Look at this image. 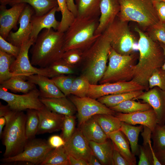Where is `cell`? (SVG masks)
<instances>
[{"label":"cell","instance_id":"obj_1","mask_svg":"<svg viewBox=\"0 0 165 165\" xmlns=\"http://www.w3.org/2000/svg\"><path fill=\"white\" fill-rule=\"evenodd\" d=\"M134 31L139 36V61L133 68L132 80L148 88V81L154 72L162 68L165 60L163 50L159 42L151 39L138 26Z\"/></svg>","mask_w":165,"mask_h":165},{"label":"cell","instance_id":"obj_2","mask_svg":"<svg viewBox=\"0 0 165 165\" xmlns=\"http://www.w3.org/2000/svg\"><path fill=\"white\" fill-rule=\"evenodd\" d=\"M64 44V33L53 28L43 29L30 50L31 64L45 68L61 59Z\"/></svg>","mask_w":165,"mask_h":165},{"label":"cell","instance_id":"obj_3","mask_svg":"<svg viewBox=\"0 0 165 165\" xmlns=\"http://www.w3.org/2000/svg\"><path fill=\"white\" fill-rule=\"evenodd\" d=\"M111 48L108 39L103 33L83 51L82 74L87 78L91 84H97L103 77Z\"/></svg>","mask_w":165,"mask_h":165},{"label":"cell","instance_id":"obj_4","mask_svg":"<svg viewBox=\"0 0 165 165\" xmlns=\"http://www.w3.org/2000/svg\"><path fill=\"white\" fill-rule=\"evenodd\" d=\"M99 17L77 16L64 33V52L72 49L83 52L89 48L101 35L95 33Z\"/></svg>","mask_w":165,"mask_h":165},{"label":"cell","instance_id":"obj_5","mask_svg":"<svg viewBox=\"0 0 165 165\" xmlns=\"http://www.w3.org/2000/svg\"><path fill=\"white\" fill-rule=\"evenodd\" d=\"M6 123L1 136L5 147L4 158L12 157L24 150L29 141L25 130L26 115L11 110L4 116Z\"/></svg>","mask_w":165,"mask_h":165},{"label":"cell","instance_id":"obj_6","mask_svg":"<svg viewBox=\"0 0 165 165\" xmlns=\"http://www.w3.org/2000/svg\"><path fill=\"white\" fill-rule=\"evenodd\" d=\"M120 10L117 16L121 20L137 23L145 31L160 22L154 0H119Z\"/></svg>","mask_w":165,"mask_h":165},{"label":"cell","instance_id":"obj_7","mask_svg":"<svg viewBox=\"0 0 165 165\" xmlns=\"http://www.w3.org/2000/svg\"><path fill=\"white\" fill-rule=\"evenodd\" d=\"M128 22L121 20L117 16L103 33L111 47L122 55H129L138 50L139 38L131 30Z\"/></svg>","mask_w":165,"mask_h":165},{"label":"cell","instance_id":"obj_8","mask_svg":"<svg viewBox=\"0 0 165 165\" xmlns=\"http://www.w3.org/2000/svg\"><path fill=\"white\" fill-rule=\"evenodd\" d=\"M135 52L129 55H122L117 53L111 47L108 54L109 62L100 84L132 80L134 66L139 57Z\"/></svg>","mask_w":165,"mask_h":165},{"label":"cell","instance_id":"obj_9","mask_svg":"<svg viewBox=\"0 0 165 165\" xmlns=\"http://www.w3.org/2000/svg\"><path fill=\"white\" fill-rule=\"evenodd\" d=\"M53 149L45 140L34 138L28 141L20 153L12 157L3 158L1 161L4 163L21 162L40 165Z\"/></svg>","mask_w":165,"mask_h":165},{"label":"cell","instance_id":"obj_10","mask_svg":"<svg viewBox=\"0 0 165 165\" xmlns=\"http://www.w3.org/2000/svg\"><path fill=\"white\" fill-rule=\"evenodd\" d=\"M0 98L5 101L13 110L23 111L32 109L39 110L44 105L40 100L39 90L36 88L23 95H18L7 91L0 86Z\"/></svg>","mask_w":165,"mask_h":165},{"label":"cell","instance_id":"obj_11","mask_svg":"<svg viewBox=\"0 0 165 165\" xmlns=\"http://www.w3.org/2000/svg\"><path fill=\"white\" fill-rule=\"evenodd\" d=\"M67 97L76 108L79 125L95 115L105 114L115 115L116 112L96 99L71 94Z\"/></svg>","mask_w":165,"mask_h":165},{"label":"cell","instance_id":"obj_12","mask_svg":"<svg viewBox=\"0 0 165 165\" xmlns=\"http://www.w3.org/2000/svg\"><path fill=\"white\" fill-rule=\"evenodd\" d=\"M35 40L30 38L24 42L20 47V50L18 56L11 64L10 70L14 76L25 77L34 74H38L48 77L46 68H39L32 65L29 60L28 51Z\"/></svg>","mask_w":165,"mask_h":165},{"label":"cell","instance_id":"obj_13","mask_svg":"<svg viewBox=\"0 0 165 165\" xmlns=\"http://www.w3.org/2000/svg\"><path fill=\"white\" fill-rule=\"evenodd\" d=\"M144 90H147L145 87L133 80L99 85L90 84L86 97L97 99L105 95Z\"/></svg>","mask_w":165,"mask_h":165},{"label":"cell","instance_id":"obj_14","mask_svg":"<svg viewBox=\"0 0 165 165\" xmlns=\"http://www.w3.org/2000/svg\"><path fill=\"white\" fill-rule=\"evenodd\" d=\"M68 155L89 162L93 154L89 141L78 128L64 146Z\"/></svg>","mask_w":165,"mask_h":165},{"label":"cell","instance_id":"obj_15","mask_svg":"<svg viewBox=\"0 0 165 165\" xmlns=\"http://www.w3.org/2000/svg\"><path fill=\"white\" fill-rule=\"evenodd\" d=\"M34 13L33 8L27 4L19 18L18 29L15 32L11 31L6 40L14 45L20 47L29 39L31 31V19Z\"/></svg>","mask_w":165,"mask_h":165},{"label":"cell","instance_id":"obj_16","mask_svg":"<svg viewBox=\"0 0 165 165\" xmlns=\"http://www.w3.org/2000/svg\"><path fill=\"white\" fill-rule=\"evenodd\" d=\"M26 4H16L9 9L0 5V36L5 39L6 40L12 29H17V23Z\"/></svg>","mask_w":165,"mask_h":165},{"label":"cell","instance_id":"obj_17","mask_svg":"<svg viewBox=\"0 0 165 165\" xmlns=\"http://www.w3.org/2000/svg\"><path fill=\"white\" fill-rule=\"evenodd\" d=\"M138 99L148 104L152 108L156 114L157 124H165V91L155 86L133 100Z\"/></svg>","mask_w":165,"mask_h":165},{"label":"cell","instance_id":"obj_18","mask_svg":"<svg viewBox=\"0 0 165 165\" xmlns=\"http://www.w3.org/2000/svg\"><path fill=\"white\" fill-rule=\"evenodd\" d=\"M37 112L39 123L37 134L61 130L65 116L53 112L45 106Z\"/></svg>","mask_w":165,"mask_h":165},{"label":"cell","instance_id":"obj_19","mask_svg":"<svg viewBox=\"0 0 165 165\" xmlns=\"http://www.w3.org/2000/svg\"><path fill=\"white\" fill-rule=\"evenodd\" d=\"M121 121L134 125L140 124L148 128L152 132L157 124L156 114L152 108L144 111L130 113L116 112L115 115Z\"/></svg>","mask_w":165,"mask_h":165},{"label":"cell","instance_id":"obj_20","mask_svg":"<svg viewBox=\"0 0 165 165\" xmlns=\"http://www.w3.org/2000/svg\"><path fill=\"white\" fill-rule=\"evenodd\" d=\"M120 10L119 0H101L100 5V15L95 35H101L113 21Z\"/></svg>","mask_w":165,"mask_h":165},{"label":"cell","instance_id":"obj_21","mask_svg":"<svg viewBox=\"0 0 165 165\" xmlns=\"http://www.w3.org/2000/svg\"><path fill=\"white\" fill-rule=\"evenodd\" d=\"M58 6H56L47 13L41 15H37L35 13L31 19V31L30 38L35 42L40 31L44 29L53 28L57 31L60 22L56 19L55 14L57 12Z\"/></svg>","mask_w":165,"mask_h":165},{"label":"cell","instance_id":"obj_22","mask_svg":"<svg viewBox=\"0 0 165 165\" xmlns=\"http://www.w3.org/2000/svg\"><path fill=\"white\" fill-rule=\"evenodd\" d=\"M26 80L38 86L40 97L58 98L66 97L52 79L45 75L34 74L25 77Z\"/></svg>","mask_w":165,"mask_h":165},{"label":"cell","instance_id":"obj_23","mask_svg":"<svg viewBox=\"0 0 165 165\" xmlns=\"http://www.w3.org/2000/svg\"><path fill=\"white\" fill-rule=\"evenodd\" d=\"M40 100L44 106L50 111L65 116L74 115L77 112L74 104L66 97L58 98H44Z\"/></svg>","mask_w":165,"mask_h":165},{"label":"cell","instance_id":"obj_24","mask_svg":"<svg viewBox=\"0 0 165 165\" xmlns=\"http://www.w3.org/2000/svg\"><path fill=\"white\" fill-rule=\"evenodd\" d=\"M78 128L89 141L102 143L108 138L93 116L79 125Z\"/></svg>","mask_w":165,"mask_h":165},{"label":"cell","instance_id":"obj_25","mask_svg":"<svg viewBox=\"0 0 165 165\" xmlns=\"http://www.w3.org/2000/svg\"><path fill=\"white\" fill-rule=\"evenodd\" d=\"M108 138L113 142L114 146L129 162L130 165H136L135 155L130 151L129 142L127 137L120 130L110 133Z\"/></svg>","mask_w":165,"mask_h":165},{"label":"cell","instance_id":"obj_26","mask_svg":"<svg viewBox=\"0 0 165 165\" xmlns=\"http://www.w3.org/2000/svg\"><path fill=\"white\" fill-rule=\"evenodd\" d=\"M93 154L98 159L101 165H113L112 155L114 146L109 138L105 142L99 143L89 141Z\"/></svg>","mask_w":165,"mask_h":165},{"label":"cell","instance_id":"obj_27","mask_svg":"<svg viewBox=\"0 0 165 165\" xmlns=\"http://www.w3.org/2000/svg\"><path fill=\"white\" fill-rule=\"evenodd\" d=\"M25 80L23 77L13 76L0 83V86L15 93L26 94L36 87L34 84Z\"/></svg>","mask_w":165,"mask_h":165},{"label":"cell","instance_id":"obj_28","mask_svg":"<svg viewBox=\"0 0 165 165\" xmlns=\"http://www.w3.org/2000/svg\"><path fill=\"white\" fill-rule=\"evenodd\" d=\"M101 0H74L77 11V16L99 17Z\"/></svg>","mask_w":165,"mask_h":165},{"label":"cell","instance_id":"obj_29","mask_svg":"<svg viewBox=\"0 0 165 165\" xmlns=\"http://www.w3.org/2000/svg\"><path fill=\"white\" fill-rule=\"evenodd\" d=\"M144 126L140 125L134 126L122 121L120 130L127 137L130 145L132 152L135 155L139 154V148L138 144V137Z\"/></svg>","mask_w":165,"mask_h":165},{"label":"cell","instance_id":"obj_30","mask_svg":"<svg viewBox=\"0 0 165 165\" xmlns=\"http://www.w3.org/2000/svg\"><path fill=\"white\" fill-rule=\"evenodd\" d=\"M21 3L30 5L34 9L35 14L37 15L45 14L58 6L57 0H13L9 4L12 6Z\"/></svg>","mask_w":165,"mask_h":165},{"label":"cell","instance_id":"obj_31","mask_svg":"<svg viewBox=\"0 0 165 165\" xmlns=\"http://www.w3.org/2000/svg\"><path fill=\"white\" fill-rule=\"evenodd\" d=\"M93 116L108 137L110 133L120 130L122 121L114 115L101 114Z\"/></svg>","mask_w":165,"mask_h":165},{"label":"cell","instance_id":"obj_32","mask_svg":"<svg viewBox=\"0 0 165 165\" xmlns=\"http://www.w3.org/2000/svg\"><path fill=\"white\" fill-rule=\"evenodd\" d=\"M143 93L142 90H137L130 92L105 95L97 99L99 102L109 108L125 101L133 100Z\"/></svg>","mask_w":165,"mask_h":165},{"label":"cell","instance_id":"obj_33","mask_svg":"<svg viewBox=\"0 0 165 165\" xmlns=\"http://www.w3.org/2000/svg\"><path fill=\"white\" fill-rule=\"evenodd\" d=\"M41 165H69L68 155L64 146L53 148L47 155Z\"/></svg>","mask_w":165,"mask_h":165},{"label":"cell","instance_id":"obj_34","mask_svg":"<svg viewBox=\"0 0 165 165\" xmlns=\"http://www.w3.org/2000/svg\"><path fill=\"white\" fill-rule=\"evenodd\" d=\"M152 108L148 103H141L133 99L125 101L114 106L109 108L116 112L130 113L138 111H144Z\"/></svg>","mask_w":165,"mask_h":165},{"label":"cell","instance_id":"obj_35","mask_svg":"<svg viewBox=\"0 0 165 165\" xmlns=\"http://www.w3.org/2000/svg\"><path fill=\"white\" fill-rule=\"evenodd\" d=\"M46 68L48 77L51 78L62 75H73L75 72V68L67 64L62 58L55 61Z\"/></svg>","mask_w":165,"mask_h":165},{"label":"cell","instance_id":"obj_36","mask_svg":"<svg viewBox=\"0 0 165 165\" xmlns=\"http://www.w3.org/2000/svg\"><path fill=\"white\" fill-rule=\"evenodd\" d=\"M26 115V133L27 138L29 140L34 138L37 134L39 120L37 110L28 109Z\"/></svg>","mask_w":165,"mask_h":165},{"label":"cell","instance_id":"obj_37","mask_svg":"<svg viewBox=\"0 0 165 165\" xmlns=\"http://www.w3.org/2000/svg\"><path fill=\"white\" fill-rule=\"evenodd\" d=\"M57 12H61V19L57 31L64 33L74 21L75 17L68 9L66 0H57Z\"/></svg>","mask_w":165,"mask_h":165},{"label":"cell","instance_id":"obj_38","mask_svg":"<svg viewBox=\"0 0 165 165\" xmlns=\"http://www.w3.org/2000/svg\"><path fill=\"white\" fill-rule=\"evenodd\" d=\"M15 59L13 56L0 50V83L14 76L10 68Z\"/></svg>","mask_w":165,"mask_h":165},{"label":"cell","instance_id":"obj_39","mask_svg":"<svg viewBox=\"0 0 165 165\" xmlns=\"http://www.w3.org/2000/svg\"><path fill=\"white\" fill-rule=\"evenodd\" d=\"M90 84L87 78L82 74L76 77L72 84L70 94L79 97H86Z\"/></svg>","mask_w":165,"mask_h":165},{"label":"cell","instance_id":"obj_40","mask_svg":"<svg viewBox=\"0 0 165 165\" xmlns=\"http://www.w3.org/2000/svg\"><path fill=\"white\" fill-rule=\"evenodd\" d=\"M151 139L153 141L152 147L154 152L165 148V124H157L152 132Z\"/></svg>","mask_w":165,"mask_h":165},{"label":"cell","instance_id":"obj_41","mask_svg":"<svg viewBox=\"0 0 165 165\" xmlns=\"http://www.w3.org/2000/svg\"><path fill=\"white\" fill-rule=\"evenodd\" d=\"M72 75H62L51 78L56 86L66 97L70 95L72 84L76 77Z\"/></svg>","mask_w":165,"mask_h":165},{"label":"cell","instance_id":"obj_42","mask_svg":"<svg viewBox=\"0 0 165 165\" xmlns=\"http://www.w3.org/2000/svg\"><path fill=\"white\" fill-rule=\"evenodd\" d=\"M83 52L76 49H72L64 52L62 59L67 64L75 68L81 64L83 59Z\"/></svg>","mask_w":165,"mask_h":165},{"label":"cell","instance_id":"obj_43","mask_svg":"<svg viewBox=\"0 0 165 165\" xmlns=\"http://www.w3.org/2000/svg\"><path fill=\"white\" fill-rule=\"evenodd\" d=\"M151 39L165 44V23L160 22L144 31Z\"/></svg>","mask_w":165,"mask_h":165},{"label":"cell","instance_id":"obj_44","mask_svg":"<svg viewBox=\"0 0 165 165\" xmlns=\"http://www.w3.org/2000/svg\"><path fill=\"white\" fill-rule=\"evenodd\" d=\"M75 118L74 115L65 116L61 136L65 142L71 138L75 130Z\"/></svg>","mask_w":165,"mask_h":165},{"label":"cell","instance_id":"obj_45","mask_svg":"<svg viewBox=\"0 0 165 165\" xmlns=\"http://www.w3.org/2000/svg\"><path fill=\"white\" fill-rule=\"evenodd\" d=\"M148 84L149 88L157 86L165 91V70L161 68L156 69L149 79Z\"/></svg>","mask_w":165,"mask_h":165},{"label":"cell","instance_id":"obj_46","mask_svg":"<svg viewBox=\"0 0 165 165\" xmlns=\"http://www.w3.org/2000/svg\"><path fill=\"white\" fill-rule=\"evenodd\" d=\"M20 50V47L13 45L0 36V50L16 58L18 55Z\"/></svg>","mask_w":165,"mask_h":165},{"label":"cell","instance_id":"obj_47","mask_svg":"<svg viewBox=\"0 0 165 165\" xmlns=\"http://www.w3.org/2000/svg\"><path fill=\"white\" fill-rule=\"evenodd\" d=\"M47 142L52 148H55L64 145L66 142L60 136L53 135L48 139Z\"/></svg>","mask_w":165,"mask_h":165},{"label":"cell","instance_id":"obj_48","mask_svg":"<svg viewBox=\"0 0 165 165\" xmlns=\"http://www.w3.org/2000/svg\"><path fill=\"white\" fill-rule=\"evenodd\" d=\"M113 165H130L129 162L114 147L112 155Z\"/></svg>","mask_w":165,"mask_h":165},{"label":"cell","instance_id":"obj_49","mask_svg":"<svg viewBox=\"0 0 165 165\" xmlns=\"http://www.w3.org/2000/svg\"><path fill=\"white\" fill-rule=\"evenodd\" d=\"M155 6L160 21L165 23V2H155Z\"/></svg>","mask_w":165,"mask_h":165},{"label":"cell","instance_id":"obj_50","mask_svg":"<svg viewBox=\"0 0 165 165\" xmlns=\"http://www.w3.org/2000/svg\"><path fill=\"white\" fill-rule=\"evenodd\" d=\"M68 160L69 165H89L86 161L76 159L70 155H68Z\"/></svg>","mask_w":165,"mask_h":165},{"label":"cell","instance_id":"obj_51","mask_svg":"<svg viewBox=\"0 0 165 165\" xmlns=\"http://www.w3.org/2000/svg\"><path fill=\"white\" fill-rule=\"evenodd\" d=\"M154 152L161 165H165V148Z\"/></svg>","mask_w":165,"mask_h":165},{"label":"cell","instance_id":"obj_52","mask_svg":"<svg viewBox=\"0 0 165 165\" xmlns=\"http://www.w3.org/2000/svg\"><path fill=\"white\" fill-rule=\"evenodd\" d=\"M68 8L75 17L77 16V11L74 0H66Z\"/></svg>","mask_w":165,"mask_h":165},{"label":"cell","instance_id":"obj_53","mask_svg":"<svg viewBox=\"0 0 165 165\" xmlns=\"http://www.w3.org/2000/svg\"><path fill=\"white\" fill-rule=\"evenodd\" d=\"M12 110L7 105H3L0 102V117H4L8 112Z\"/></svg>","mask_w":165,"mask_h":165},{"label":"cell","instance_id":"obj_54","mask_svg":"<svg viewBox=\"0 0 165 165\" xmlns=\"http://www.w3.org/2000/svg\"><path fill=\"white\" fill-rule=\"evenodd\" d=\"M89 165H101L98 159L93 154L88 163Z\"/></svg>","mask_w":165,"mask_h":165},{"label":"cell","instance_id":"obj_55","mask_svg":"<svg viewBox=\"0 0 165 165\" xmlns=\"http://www.w3.org/2000/svg\"><path fill=\"white\" fill-rule=\"evenodd\" d=\"M6 120L4 117H0V136L1 138L3 133V128L5 125Z\"/></svg>","mask_w":165,"mask_h":165},{"label":"cell","instance_id":"obj_56","mask_svg":"<svg viewBox=\"0 0 165 165\" xmlns=\"http://www.w3.org/2000/svg\"><path fill=\"white\" fill-rule=\"evenodd\" d=\"M13 0H0L1 5L6 6Z\"/></svg>","mask_w":165,"mask_h":165},{"label":"cell","instance_id":"obj_57","mask_svg":"<svg viewBox=\"0 0 165 165\" xmlns=\"http://www.w3.org/2000/svg\"><path fill=\"white\" fill-rule=\"evenodd\" d=\"M159 43L160 45H161V46L162 47L163 49V50L164 53V54L165 55V44L161 42H159ZM161 68H162V69L165 70V60L164 63Z\"/></svg>","mask_w":165,"mask_h":165},{"label":"cell","instance_id":"obj_58","mask_svg":"<svg viewBox=\"0 0 165 165\" xmlns=\"http://www.w3.org/2000/svg\"><path fill=\"white\" fill-rule=\"evenodd\" d=\"M155 2H165V0H154Z\"/></svg>","mask_w":165,"mask_h":165}]
</instances>
